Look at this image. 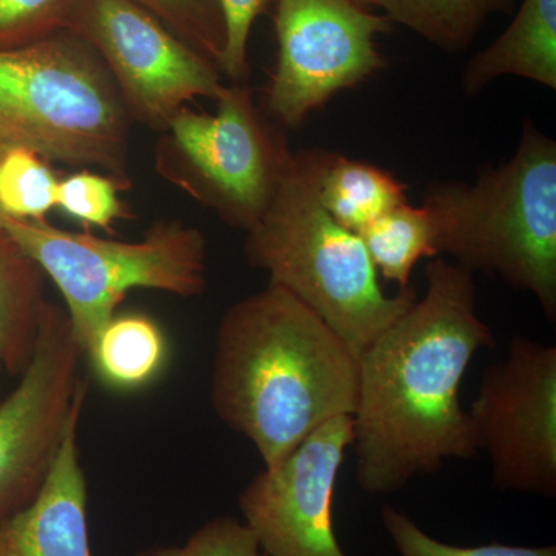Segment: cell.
<instances>
[{"label": "cell", "instance_id": "5bb4252c", "mask_svg": "<svg viewBox=\"0 0 556 556\" xmlns=\"http://www.w3.org/2000/svg\"><path fill=\"white\" fill-rule=\"evenodd\" d=\"M504 76L556 89V0H522L506 30L468 61L460 86L473 97Z\"/></svg>", "mask_w": 556, "mask_h": 556}, {"label": "cell", "instance_id": "7402d4cb", "mask_svg": "<svg viewBox=\"0 0 556 556\" xmlns=\"http://www.w3.org/2000/svg\"><path fill=\"white\" fill-rule=\"evenodd\" d=\"M218 67L226 33L218 0H131Z\"/></svg>", "mask_w": 556, "mask_h": 556}, {"label": "cell", "instance_id": "4316f807", "mask_svg": "<svg viewBox=\"0 0 556 556\" xmlns=\"http://www.w3.org/2000/svg\"><path fill=\"white\" fill-rule=\"evenodd\" d=\"M7 375L5 365H3L2 356H0V401H2V376Z\"/></svg>", "mask_w": 556, "mask_h": 556}, {"label": "cell", "instance_id": "d6986e66", "mask_svg": "<svg viewBox=\"0 0 556 556\" xmlns=\"http://www.w3.org/2000/svg\"><path fill=\"white\" fill-rule=\"evenodd\" d=\"M357 236L379 276L401 289L409 287L420 260L438 257L430 214L424 206H409L408 201L380 215Z\"/></svg>", "mask_w": 556, "mask_h": 556}, {"label": "cell", "instance_id": "8992f818", "mask_svg": "<svg viewBox=\"0 0 556 556\" xmlns=\"http://www.w3.org/2000/svg\"><path fill=\"white\" fill-rule=\"evenodd\" d=\"M0 229L61 292L84 356L134 289L193 299L207 288L206 237L179 219H159L137 241L72 232L47 219L3 218Z\"/></svg>", "mask_w": 556, "mask_h": 556}, {"label": "cell", "instance_id": "44dd1931", "mask_svg": "<svg viewBox=\"0 0 556 556\" xmlns=\"http://www.w3.org/2000/svg\"><path fill=\"white\" fill-rule=\"evenodd\" d=\"M131 188V181L80 169L60 179L56 207L70 218L76 219L84 229H101L113 233L119 219L131 217L130 207L121 200L119 193Z\"/></svg>", "mask_w": 556, "mask_h": 556}, {"label": "cell", "instance_id": "603a6c76", "mask_svg": "<svg viewBox=\"0 0 556 556\" xmlns=\"http://www.w3.org/2000/svg\"><path fill=\"white\" fill-rule=\"evenodd\" d=\"M78 0H0V50L65 31Z\"/></svg>", "mask_w": 556, "mask_h": 556}, {"label": "cell", "instance_id": "d4e9b609", "mask_svg": "<svg viewBox=\"0 0 556 556\" xmlns=\"http://www.w3.org/2000/svg\"><path fill=\"white\" fill-rule=\"evenodd\" d=\"M135 556H265L243 521L218 517L204 522L179 546H152Z\"/></svg>", "mask_w": 556, "mask_h": 556}, {"label": "cell", "instance_id": "7c38bea8", "mask_svg": "<svg viewBox=\"0 0 556 556\" xmlns=\"http://www.w3.org/2000/svg\"><path fill=\"white\" fill-rule=\"evenodd\" d=\"M353 441V417H334L241 490L243 522L265 556H348L332 526V497Z\"/></svg>", "mask_w": 556, "mask_h": 556}, {"label": "cell", "instance_id": "7a4b0ae2", "mask_svg": "<svg viewBox=\"0 0 556 556\" xmlns=\"http://www.w3.org/2000/svg\"><path fill=\"white\" fill-rule=\"evenodd\" d=\"M358 358L331 328L283 288L226 311L215 340L211 404L277 467L328 420L353 416Z\"/></svg>", "mask_w": 556, "mask_h": 556}, {"label": "cell", "instance_id": "484cf974", "mask_svg": "<svg viewBox=\"0 0 556 556\" xmlns=\"http://www.w3.org/2000/svg\"><path fill=\"white\" fill-rule=\"evenodd\" d=\"M274 0H218L225 22L226 42L219 73H225L232 84H243L248 78V43L252 27L260 14L268 10Z\"/></svg>", "mask_w": 556, "mask_h": 556}, {"label": "cell", "instance_id": "9a60e30c", "mask_svg": "<svg viewBox=\"0 0 556 556\" xmlns=\"http://www.w3.org/2000/svg\"><path fill=\"white\" fill-rule=\"evenodd\" d=\"M86 357L101 386L116 393H137L166 371L169 339L148 313L124 311L102 327Z\"/></svg>", "mask_w": 556, "mask_h": 556}, {"label": "cell", "instance_id": "cb8c5ba5", "mask_svg": "<svg viewBox=\"0 0 556 556\" xmlns=\"http://www.w3.org/2000/svg\"><path fill=\"white\" fill-rule=\"evenodd\" d=\"M382 522L401 556H556V546L521 547L506 544L459 547L442 543L424 532L404 511L382 508Z\"/></svg>", "mask_w": 556, "mask_h": 556}, {"label": "cell", "instance_id": "2e32d148", "mask_svg": "<svg viewBox=\"0 0 556 556\" xmlns=\"http://www.w3.org/2000/svg\"><path fill=\"white\" fill-rule=\"evenodd\" d=\"M46 274L0 229V356L10 378H21L35 353L47 300Z\"/></svg>", "mask_w": 556, "mask_h": 556}, {"label": "cell", "instance_id": "e0dca14e", "mask_svg": "<svg viewBox=\"0 0 556 556\" xmlns=\"http://www.w3.org/2000/svg\"><path fill=\"white\" fill-rule=\"evenodd\" d=\"M318 197L329 215L361 232L380 215L407 201V188L391 172L325 150Z\"/></svg>", "mask_w": 556, "mask_h": 556}, {"label": "cell", "instance_id": "83f0119b", "mask_svg": "<svg viewBox=\"0 0 556 556\" xmlns=\"http://www.w3.org/2000/svg\"><path fill=\"white\" fill-rule=\"evenodd\" d=\"M7 146L5 144H2V142H0V156H2V153H3V150H5ZM3 214L2 212H0V225H2V222H3Z\"/></svg>", "mask_w": 556, "mask_h": 556}, {"label": "cell", "instance_id": "8fae6325", "mask_svg": "<svg viewBox=\"0 0 556 556\" xmlns=\"http://www.w3.org/2000/svg\"><path fill=\"white\" fill-rule=\"evenodd\" d=\"M500 490L556 495V348L517 336L467 412Z\"/></svg>", "mask_w": 556, "mask_h": 556}, {"label": "cell", "instance_id": "5b68a950", "mask_svg": "<svg viewBox=\"0 0 556 556\" xmlns=\"http://www.w3.org/2000/svg\"><path fill=\"white\" fill-rule=\"evenodd\" d=\"M131 121L108 68L68 31L0 50V142L129 177Z\"/></svg>", "mask_w": 556, "mask_h": 556}, {"label": "cell", "instance_id": "6da1fadb", "mask_svg": "<svg viewBox=\"0 0 556 556\" xmlns=\"http://www.w3.org/2000/svg\"><path fill=\"white\" fill-rule=\"evenodd\" d=\"M427 291L358 356L353 413L357 482L371 496L478 453L459 387L471 358L495 346L477 311L473 273L430 258Z\"/></svg>", "mask_w": 556, "mask_h": 556}, {"label": "cell", "instance_id": "4fadbf2b", "mask_svg": "<svg viewBox=\"0 0 556 556\" xmlns=\"http://www.w3.org/2000/svg\"><path fill=\"white\" fill-rule=\"evenodd\" d=\"M73 417L49 477L30 506L0 522V556H93L89 485L80 463L79 426Z\"/></svg>", "mask_w": 556, "mask_h": 556}, {"label": "cell", "instance_id": "3957f363", "mask_svg": "<svg viewBox=\"0 0 556 556\" xmlns=\"http://www.w3.org/2000/svg\"><path fill=\"white\" fill-rule=\"evenodd\" d=\"M325 149L291 152L263 217L244 239L249 265L265 270L328 325L357 358L416 302V288L387 295L364 241L318 197Z\"/></svg>", "mask_w": 556, "mask_h": 556}, {"label": "cell", "instance_id": "ac0fdd59", "mask_svg": "<svg viewBox=\"0 0 556 556\" xmlns=\"http://www.w3.org/2000/svg\"><path fill=\"white\" fill-rule=\"evenodd\" d=\"M391 24L416 33L447 53L466 50L484 22L508 13L514 0H371Z\"/></svg>", "mask_w": 556, "mask_h": 556}, {"label": "cell", "instance_id": "f1b7e54d", "mask_svg": "<svg viewBox=\"0 0 556 556\" xmlns=\"http://www.w3.org/2000/svg\"><path fill=\"white\" fill-rule=\"evenodd\" d=\"M353 2L358 3V5L371 7V0H353Z\"/></svg>", "mask_w": 556, "mask_h": 556}, {"label": "cell", "instance_id": "ba28073f", "mask_svg": "<svg viewBox=\"0 0 556 556\" xmlns=\"http://www.w3.org/2000/svg\"><path fill=\"white\" fill-rule=\"evenodd\" d=\"M65 31L100 56L131 123L163 131L197 98L217 101L219 70L131 0H78Z\"/></svg>", "mask_w": 556, "mask_h": 556}, {"label": "cell", "instance_id": "277c9868", "mask_svg": "<svg viewBox=\"0 0 556 556\" xmlns=\"http://www.w3.org/2000/svg\"><path fill=\"white\" fill-rule=\"evenodd\" d=\"M422 206L434 251L471 273L503 278L556 317V142L533 121L522 123L517 152L475 182L431 186Z\"/></svg>", "mask_w": 556, "mask_h": 556}, {"label": "cell", "instance_id": "30bf717a", "mask_svg": "<svg viewBox=\"0 0 556 556\" xmlns=\"http://www.w3.org/2000/svg\"><path fill=\"white\" fill-rule=\"evenodd\" d=\"M278 56L268 110L285 127L302 126L339 91L386 67L376 39L391 22L353 0H277Z\"/></svg>", "mask_w": 556, "mask_h": 556}, {"label": "cell", "instance_id": "52a82bcc", "mask_svg": "<svg viewBox=\"0 0 556 556\" xmlns=\"http://www.w3.org/2000/svg\"><path fill=\"white\" fill-rule=\"evenodd\" d=\"M217 112L188 108L160 131L153 169L161 179L248 232L268 208L289 150L244 84L225 86Z\"/></svg>", "mask_w": 556, "mask_h": 556}, {"label": "cell", "instance_id": "9c48e42d", "mask_svg": "<svg viewBox=\"0 0 556 556\" xmlns=\"http://www.w3.org/2000/svg\"><path fill=\"white\" fill-rule=\"evenodd\" d=\"M83 356L64 306L47 300L30 365L0 401V522L38 496L70 422L86 407Z\"/></svg>", "mask_w": 556, "mask_h": 556}, {"label": "cell", "instance_id": "ffe728a7", "mask_svg": "<svg viewBox=\"0 0 556 556\" xmlns=\"http://www.w3.org/2000/svg\"><path fill=\"white\" fill-rule=\"evenodd\" d=\"M38 153L7 146L0 156V212L3 217L43 222L56 208L60 177Z\"/></svg>", "mask_w": 556, "mask_h": 556}]
</instances>
